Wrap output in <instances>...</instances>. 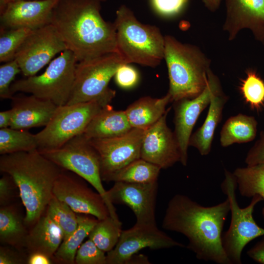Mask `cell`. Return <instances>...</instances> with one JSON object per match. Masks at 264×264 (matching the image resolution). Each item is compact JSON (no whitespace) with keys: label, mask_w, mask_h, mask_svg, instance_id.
I'll return each instance as SVG.
<instances>
[{"label":"cell","mask_w":264,"mask_h":264,"mask_svg":"<svg viewBox=\"0 0 264 264\" xmlns=\"http://www.w3.org/2000/svg\"><path fill=\"white\" fill-rule=\"evenodd\" d=\"M230 212L227 198L212 206H204L182 194L169 200L162 227L184 235L187 247L199 260L218 264H231L222 244V230Z\"/></svg>","instance_id":"obj_1"},{"label":"cell","mask_w":264,"mask_h":264,"mask_svg":"<svg viewBox=\"0 0 264 264\" xmlns=\"http://www.w3.org/2000/svg\"><path fill=\"white\" fill-rule=\"evenodd\" d=\"M101 2L60 0L53 10L51 24L78 62L117 52L115 24L103 18Z\"/></svg>","instance_id":"obj_2"},{"label":"cell","mask_w":264,"mask_h":264,"mask_svg":"<svg viewBox=\"0 0 264 264\" xmlns=\"http://www.w3.org/2000/svg\"><path fill=\"white\" fill-rule=\"evenodd\" d=\"M62 170L38 150L0 155V171L9 175L18 189L27 227L31 228L45 213Z\"/></svg>","instance_id":"obj_3"},{"label":"cell","mask_w":264,"mask_h":264,"mask_svg":"<svg viewBox=\"0 0 264 264\" xmlns=\"http://www.w3.org/2000/svg\"><path fill=\"white\" fill-rule=\"evenodd\" d=\"M164 57L172 101L193 98L206 88L211 61L197 46L165 36Z\"/></svg>","instance_id":"obj_4"},{"label":"cell","mask_w":264,"mask_h":264,"mask_svg":"<svg viewBox=\"0 0 264 264\" xmlns=\"http://www.w3.org/2000/svg\"><path fill=\"white\" fill-rule=\"evenodd\" d=\"M114 23L117 52L126 64L154 68L164 60L165 36L158 27L141 22L125 5L117 10Z\"/></svg>","instance_id":"obj_5"},{"label":"cell","mask_w":264,"mask_h":264,"mask_svg":"<svg viewBox=\"0 0 264 264\" xmlns=\"http://www.w3.org/2000/svg\"><path fill=\"white\" fill-rule=\"evenodd\" d=\"M78 62L73 53L66 49L51 61L45 71L20 79L12 84L10 90L29 93L51 101L57 106L66 105L72 91Z\"/></svg>","instance_id":"obj_6"},{"label":"cell","mask_w":264,"mask_h":264,"mask_svg":"<svg viewBox=\"0 0 264 264\" xmlns=\"http://www.w3.org/2000/svg\"><path fill=\"white\" fill-rule=\"evenodd\" d=\"M124 64L126 63L117 52L78 62L72 91L66 104L95 100L110 104L116 92L109 87V82Z\"/></svg>","instance_id":"obj_7"},{"label":"cell","mask_w":264,"mask_h":264,"mask_svg":"<svg viewBox=\"0 0 264 264\" xmlns=\"http://www.w3.org/2000/svg\"><path fill=\"white\" fill-rule=\"evenodd\" d=\"M39 152L62 169L76 174L89 183L104 198L110 216L119 220L116 209L109 200L102 184L99 155L83 133L58 148Z\"/></svg>","instance_id":"obj_8"},{"label":"cell","mask_w":264,"mask_h":264,"mask_svg":"<svg viewBox=\"0 0 264 264\" xmlns=\"http://www.w3.org/2000/svg\"><path fill=\"white\" fill-rule=\"evenodd\" d=\"M237 188L233 173L225 170L221 189L229 200L231 219L228 229L222 234V244L231 264H242L244 247L253 240L264 235V229L257 224L253 216L255 206L263 200L262 197L254 196L248 206L241 208L236 198Z\"/></svg>","instance_id":"obj_9"},{"label":"cell","mask_w":264,"mask_h":264,"mask_svg":"<svg viewBox=\"0 0 264 264\" xmlns=\"http://www.w3.org/2000/svg\"><path fill=\"white\" fill-rule=\"evenodd\" d=\"M107 105L95 100L58 106L48 124L35 134L37 150L58 148L83 133L93 118Z\"/></svg>","instance_id":"obj_10"},{"label":"cell","mask_w":264,"mask_h":264,"mask_svg":"<svg viewBox=\"0 0 264 264\" xmlns=\"http://www.w3.org/2000/svg\"><path fill=\"white\" fill-rule=\"evenodd\" d=\"M145 130L132 128L114 137L89 139L100 158L102 181L110 182L120 170L140 158V149Z\"/></svg>","instance_id":"obj_11"},{"label":"cell","mask_w":264,"mask_h":264,"mask_svg":"<svg viewBox=\"0 0 264 264\" xmlns=\"http://www.w3.org/2000/svg\"><path fill=\"white\" fill-rule=\"evenodd\" d=\"M67 49L51 24L33 30L18 50L15 59L26 77L36 74L58 53Z\"/></svg>","instance_id":"obj_12"},{"label":"cell","mask_w":264,"mask_h":264,"mask_svg":"<svg viewBox=\"0 0 264 264\" xmlns=\"http://www.w3.org/2000/svg\"><path fill=\"white\" fill-rule=\"evenodd\" d=\"M174 247L185 246L160 230L156 224L135 223L122 230L117 244L107 254V264H131L133 256L145 248L157 250Z\"/></svg>","instance_id":"obj_13"},{"label":"cell","mask_w":264,"mask_h":264,"mask_svg":"<svg viewBox=\"0 0 264 264\" xmlns=\"http://www.w3.org/2000/svg\"><path fill=\"white\" fill-rule=\"evenodd\" d=\"M85 181L76 174L63 169L55 181L53 195L77 214L90 215L99 220L110 216L103 197Z\"/></svg>","instance_id":"obj_14"},{"label":"cell","mask_w":264,"mask_h":264,"mask_svg":"<svg viewBox=\"0 0 264 264\" xmlns=\"http://www.w3.org/2000/svg\"><path fill=\"white\" fill-rule=\"evenodd\" d=\"M208 80L204 90L193 98H184L174 102V134L180 153L181 163L186 166L188 161V148L193 128L201 112L209 106L212 95L221 90L219 79L210 70Z\"/></svg>","instance_id":"obj_15"},{"label":"cell","mask_w":264,"mask_h":264,"mask_svg":"<svg viewBox=\"0 0 264 264\" xmlns=\"http://www.w3.org/2000/svg\"><path fill=\"white\" fill-rule=\"evenodd\" d=\"M157 181L148 183L114 182L107 191L110 203L123 204L133 212L136 222L156 224L155 208L158 192Z\"/></svg>","instance_id":"obj_16"},{"label":"cell","mask_w":264,"mask_h":264,"mask_svg":"<svg viewBox=\"0 0 264 264\" xmlns=\"http://www.w3.org/2000/svg\"><path fill=\"white\" fill-rule=\"evenodd\" d=\"M170 108L155 123L145 130L142 140L140 158L161 169L180 162L181 153L174 132L168 126L167 116Z\"/></svg>","instance_id":"obj_17"},{"label":"cell","mask_w":264,"mask_h":264,"mask_svg":"<svg viewBox=\"0 0 264 264\" xmlns=\"http://www.w3.org/2000/svg\"><path fill=\"white\" fill-rule=\"evenodd\" d=\"M60 0H27L0 2V27L36 30L51 24L53 10Z\"/></svg>","instance_id":"obj_18"},{"label":"cell","mask_w":264,"mask_h":264,"mask_svg":"<svg viewBox=\"0 0 264 264\" xmlns=\"http://www.w3.org/2000/svg\"><path fill=\"white\" fill-rule=\"evenodd\" d=\"M223 29L229 40L242 29H248L264 46V0H225Z\"/></svg>","instance_id":"obj_19"},{"label":"cell","mask_w":264,"mask_h":264,"mask_svg":"<svg viewBox=\"0 0 264 264\" xmlns=\"http://www.w3.org/2000/svg\"><path fill=\"white\" fill-rule=\"evenodd\" d=\"M11 100L13 117L10 127L16 129L45 127L58 107L51 101L32 94L13 96Z\"/></svg>","instance_id":"obj_20"},{"label":"cell","mask_w":264,"mask_h":264,"mask_svg":"<svg viewBox=\"0 0 264 264\" xmlns=\"http://www.w3.org/2000/svg\"><path fill=\"white\" fill-rule=\"evenodd\" d=\"M64 240L58 225L45 212L30 228L26 240L28 254L40 252L52 258Z\"/></svg>","instance_id":"obj_21"},{"label":"cell","mask_w":264,"mask_h":264,"mask_svg":"<svg viewBox=\"0 0 264 264\" xmlns=\"http://www.w3.org/2000/svg\"><path fill=\"white\" fill-rule=\"evenodd\" d=\"M132 129L125 110H117L110 105L104 107L91 120L83 134L89 139L123 135Z\"/></svg>","instance_id":"obj_22"},{"label":"cell","mask_w":264,"mask_h":264,"mask_svg":"<svg viewBox=\"0 0 264 264\" xmlns=\"http://www.w3.org/2000/svg\"><path fill=\"white\" fill-rule=\"evenodd\" d=\"M172 101L169 93L159 98L142 97L129 105L125 111L132 128L146 130L163 116L168 110L167 105Z\"/></svg>","instance_id":"obj_23"},{"label":"cell","mask_w":264,"mask_h":264,"mask_svg":"<svg viewBox=\"0 0 264 264\" xmlns=\"http://www.w3.org/2000/svg\"><path fill=\"white\" fill-rule=\"evenodd\" d=\"M227 100V97L221 90L214 93L203 123L190 137L189 145L196 148L202 155L208 154L211 151L214 133Z\"/></svg>","instance_id":"obj_24"},{"label":"cell","mask_w":264,"mask_h":264,"mask_svg":"<svg viewBox=\"0 0 264 264\" xmlns=\"http://www.w3.org/2000/svg\"><path fill=\"white\" fill-rule=\"evenodd\" d=\"M22 216L14 206L9 204L0 208V242L4 245L21 251L25 248L29 231Z\"/></svg>","instance_id":"obj_25"},{"label":"cell","mask_w":264,"mask_h":264,"mask_svg":"<svg viewBox=\"0 0 264 264\" xmlns=\"http://www.w3.org/2000/svg\"><path fill=\"white\" fill-rule=\"evenodd\" d=\"M77 218L76 229L63 241L52 258L53 262L64 264H75V257L78 249L85 239L88 237L98 220L93 216L82 214H77Z\"/></svg>","instance_id":"obj_26"},{"label":"cell","mask_w":264,"mask_h":264,"mask_svg":"<svg viewBox=\"0 0 264 264\" xmlns=\"http://www.w3.org/2000/svg\"><path fill=\"white\" fill-rule=\"evenodd\" d=\"M257 122L252 116L239 114L230 117L224 123L220 134L222 146L252 141L256 137Z\"/></svg>","instance_id":"obj_27"},{"label":"cell","mask_w":264,"mask_h":264,"mask_svg":"<svg viewBox=\"0 0 264 264\" xmlns=\"http://www.w3.org/2000/svg\"><path fill=\"white\" fill-rule=\"evenodd\" d=\"M233 173L242 196L258 195L264 200V164L238 168ZM262 213L264 218V206Z\"/></svg>","instance_id":"obj_28"},{"label":"cell","mask_w":264,"mask_h":264,"mask_svg":"<svg viewBox=\"0 0 264 264\" xmlns=\"http://www.w3.org/2000/svg\"><path fill=\"white\" fill-rule=\"evenodd\" d=\"M161 169L143 159H137L124 167L111 181L148 183L157 181Z\"/></svg>","instance_id":"obj_29"},{"label":"cell","mask_w":264,"mask_h":264,"mask_svg":"<svg viewBox=\"0 0 264 264\" xmlns=\"http://www.w3.org/2000/svg\"><path fill=\"white\" fill-rule=\"evenodd\" d=\"M38 149L35 134L11 127L0 129V155Z\"/></svg>","instance_id":"obj_30"},{"label":"cell","mask_w":264,"mask_h":264,"mask_svg":"<svg viewBox=\"0 0 264 264\" xmlns=\"http://www.w3.org/2000/svg\"><path fill=\"white\" fill-rule=\"evenodd\" d=\"M122 232V222L110 216L98 220L88 238L106 253L112 250L119 241Z\"/></svg>","instance_id":"obj_31"},{"label":"cell","mask_w":264,"mask_h":264,"mask_svg":"<svg viewBox=\"0 0 264 264\" xmlns=\"http://www.w3.org/2000/svg\"><path fill=\"white\" fill-rule=\"evenodd\" d=\"M58 225L64 234V240L68 238L78 226L77 214L66 203L54 195L45 212Z\"/></svg>","instance_id":"obj_32"},{"label":"cell","mask_w":264,"mask_h":264,"mask_svg":"<svg viewBox=\"0 0 264 264\" xmlns=\"http://www.w3.org/2000/svg\"><path fill=\"white\" fill-rule=\"evenodd\" d=\"M246 74L239 87L240 92L250 108L259 111L264 106V81L253 69L247 70Z\"/></svg>","instance_id":"obj_33"},{"label":"cell","mask_w":264,"mask_h":264,"mask_svg":"<svg viewBox=\"0 0 264 264\" xmlns=\"http://www.w3.org/2000/svg\"><path fill=\"white\" fill-rule=\"evenodd\" d=\"M0 62L6 63L15 59L18 50L33 30L0 27Z\"/></svg>","instance_id":"obj_34"},{"label":"cell","mask_w":264,"mask_h":264,"mask_svg":"<svg viewBox=\"0 0 264 264\" xmlns=\"http://www.w3.org/2000/svg\"><path fill=\"white\" fill-rule=\"evenodd\" d=\"M75 264H107V255L88 238L78 249L75 257Z\"/></svg>","instance_id":"obj_35"},{"label":"cell","mask_w":264,"mask_h":264,"mask_svg":"<svg viewBox=\"0 0 264 264\" xmlns=\"http://www.w3.org/2000/svg\"><path fill=\"white\" fill-rule=\"evenodd\" d=\"M21 72L15 59L6 62L0 66V97L2 99H11L13 97L10 87L17 74Z\"/></svg>","instance_id":"obj_36"},{"label":"cell","mask_w":264,"mask_h":264,"mask_svg":"<svg viewBox=\"0 0 264 264\" xmlns=\"http://www.w3.org/2000/svg\"><path fill=\"white\" fill-rule=\"evenodd\" d=\"M114 77L117 84L123 88L133 87L139 79V75L136 70L128 64L120 66Z\"/></svg>","instance_id":"obj_37"},{"label":"cell","mask_w":264,"mask_h":264,"mask_svg":"<svg viewBox=\"0 0 264 264\" xmlns=\"http://www.w3.org/2000/svg\"><path fill=\"white\" fill-rule=\"evenodd\" d=\"M188 0H152L154 9L165 16H172L178 14Z\"/></svg>","instance_id":"obj_38"},{"label":"cell","mask_w":264,"mask_h":264,"mask_svg":"<svg viewBox=\"0 0 264 264\" xmlns=\"http://www.w3.org/2000/svg\"><path fill=\"white\" fill-rule=\"evenodd\" d=\"M0 179V206L10 204L14 197V189L17 187L12 178L7 174Z\"/></svg>","instance_id":"obj_39"},{"label":"cell","mask_w":264,"mask_h":264,"mask_svg":"<svg viewBox=\"0 0 264 264\" xmlns=\"http://www.w3.org/2000/svg\"><path fill=\"white\" fill-rule=\"evenodd\" d=\"M245 163L248 166L264 164V132H261L260 139L247 153Z\"/></svg>","instance_id":"obj_40"},{"label":"cell","mask_w":264,"mask_h":264,"mask_svg":"<svg viewBox=\"0 0 264 264\" xmlns=\"http://www.w3.org/2000/svg\"><path fill=\"white\" fill-rule=\"evenodd\" d=\"M10 248L8 245L0 247V264H22L27 263V260L19 252Z\"/></svg>","instance_id":"obj_41"},{"label":"cell","mask_w":264,"mask_h":264,"mask_svg":"<svg viewBox=\"0 0 264 264\" xmlns=\"http://www.w3.org/2000/svg\"><path fill=\"white\" fill-rule=\"evenodd\" d=\"M247 253L255 261L264 264V238L250 249Z\"/></svg>","instance_id":"obj_42"},{"label":"cell","mask_w":264,"mask_h":264,"mask_svg":"<svg viewBox=\"0 0 264 264\" xmlns=\"http://www.w3.org/2000/svg\"><path fill=\"white\" fill-rule=\"evenodd\" d=\"M52 259L44 254L40 252H32L28 254L27 258L28 264H51Z\"/></svg>","instance_id":"obj_43"},{"label":"cell","mask_w":264,"mask_h":264,"mask_svg":"<svg viewBox=\"0 0 264 264\" xmlns=\"http://www.w3.org/2000/svg\"><path fill=\"white\" fill-rule=\"evenodd\" d=\"M13 117L12 109L0 112V128L10 127Z\"/></svg>","instance_id":"obj_44"},{"label":"cell","mask_w":264,"mask_h":264,"mask_svg":"<svg viewBox=\"0 0 264 264\" xmlns=\"http://www.w3.org/2000/svg\"><path fill=\"white\" fill-rule=\"evenodd\" d=\"M203 2L208 9L214 12L218 9L220 0H203Z\"/></svg>","instance_id":"obj_45"},{"label":"cell","mask_w":264,"mask_h":264,"mask_svg":"<svg viewBox=\"0 0 264 264\" xmlns=\"http://www.w3.org/2000/svg\"><path fill=\"white\" fill-rule=\"evenodd\" d=\"M21 0H0V2L8 3V2H15V1H21Z\"/></svg>","instance_id":"obj_46"},{"label":"cell","mask_w":264,"mask_h":264,"mask_svg":"<svg viewBox=\"0 0 264 264\" xmlns=\"http://www.w3.org/2000/svg\"><path fill=\"white\" fill-rule=\"evenodd\" d=\"M99 0L101 1L102 2V1H106V0Z\"/></svg>","instance_id":"obj_47"}]
</instances>
